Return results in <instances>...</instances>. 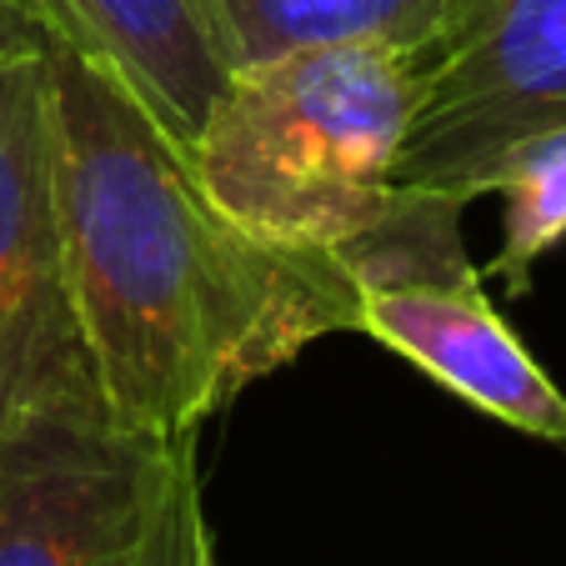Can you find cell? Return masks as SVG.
<instances>
[{
	"label": "cell",
	"instance_id": "cell-1",
	"mask_svg": "<svg viewBox=\"0 0 566 566\" xmlns=\"http://www.w3.org/2000/svg\"><path fill=\"white\" fill-rule=\"evenodd\" d=\"M45 71L65 276L116 427L196 437L321 336L356 332L366 271L352 256L235 226L96 61L45 45Z\"/></svg>",
	"mask_w": 566,
	"mask_h": 566
},
{
	"label": "cell",
	"instance_id": "cell-2",
	"mask_svg": "<svg viewBox=\"0 0 566 566\" xmlns=\"http://www.w3.org/2000/svg\"><path fill=\"white\" fill-rule=\"evenodd\" d=\"M407 126V55L371 41L316 45L235 65L181 156L251 235L361 266V247L401 211Z\"/></svg>",
	"mask_w": 566,
	"mask_h": 566
},
{
	"label": "cell",
	"instance_id": "cell-3",
	"mask_svg": "<svg viewBox=\"0 0 566 566\" xmlns=\"http://www.w3.org/2000/svg\"><path fill=\"white\" fill-rule=\"evenodd\" d=\"M407 65L396 186L467 211L502 150L566 126V0H451Z\"/></svg>",
	"mask_w": 566,
	"mask_h": 566
},
{
	"label": "cell",
	"instance_id": "cell-4",
	"mask_svg": "<svg viewBox=\"0 0 566 566\" xmlns=\"http://www.w3.org/2000/svg\"><path fill=\"white\" fill-rule=\"evenodd\" d=\"M55 411H101V396L65 276L41 45L0 61V437Z\"/></svg>",
	"mask_w": 566,
	"mask_h": 566
},
{
	"label": "cell",
	"instance_id": "cell-5",
	"mask_svg": "<svg viewBox=\"0 0 566 566\" xmlns=\"http://www.w3.org/2000/svg\"><path fill=\"white\" fill-rule=\"evenodd\" d=\"M160 447L101 411H55L6 431L0 566H136Z\"/></svg>",
	"mask_w": 566,
	"mask_h": 566
},
{
	"label": "cell",
	"instance_id": "cell-6",
	"mask_svg": "<svg viewBox=\"0 0 566 566\" xmlns=\"http://www.w3.org/2000/svg\"><path fill=\"white\" fill-rule=\"evenodd\" d=\"M356 332L411 361L481 417L546 447H566V391L506 326L486 296L481 266L461 276L366 281Z\"/></svg>",
	"mask_w": 566,
	"mask_h": 566
},
{
	"label": "cell",
	"instance_id": "cell-7",
	"mask_svg": "<svg viewBox=\"0 0 566 566\" xmlns=\"http://www.w3.org/2000/svg\"><path fill=\"white\" fill-rule=\"evenodd\" d=\"M41 45L111 71L176 146H191L231 65L221 61L196 0H11Z\"/></svg>",
	"mask_w": 566,
	"mask_h": 566
},
{
	"label": "cell",
	"instance_id": "cell-8",
	"mask_svg": "<svg viewBox=\"0 0 566 566\" xmlns=\"http://www.w3.org/2000/svg\"><path fill=\"white\" fill-rule=\"evenodd\" d=\"M451 0H196L221 61L256 65L316 45H391L411 55Z\"/></svg>",
	"mask_w": 566,
	"mask_h": 566
},
{
	"label": "cell",
	"instance_id": "cell-9",
	"mask_svg": "<svg viewBox=\"0 0 566 566\" xmlns=\"http://www.w3.org/2000/svg\"><path fill=\"white\" fill-rule=\"evenodd\" d=\"M486 196H502V247L481 266V281H506L522 296L532 271L566 241V126L536 130L502 150L486 176Z\"/></svg>",
	"mask_w": 566,
	"mask_h": 566
},
{
	"label": "cell",
	"instance_id": "cell-10",
	"mask_svg": "<svg viewBox=\"0 0 566 566\" xmlns=\"http://www.w3.org/2000/svg\"><path fill=\"white\" fill-rule=\"evenodd\" d=\"M136 566H221L216 562L211 516H206V481H201V461H196V437H171L160 447Z\"/></svg>",
	"mask_w": 566,
	"mask_h": 566
},
{
	"label": "cell",
	"instance_id": "cell-11",
	"mask_svg": "<svg viewBox=\"0 0 566 566\" xmlns=\"http://www.w3.org/2000/svg\"><path fill=\"white\" fill-rule=\"evenodd\" d=\"M25 51H41V35L11 11V0H0V61L25 55Z\"/></svg>",
	"mask_w": 566,
	"mask_h": 566
}]
</instances>
